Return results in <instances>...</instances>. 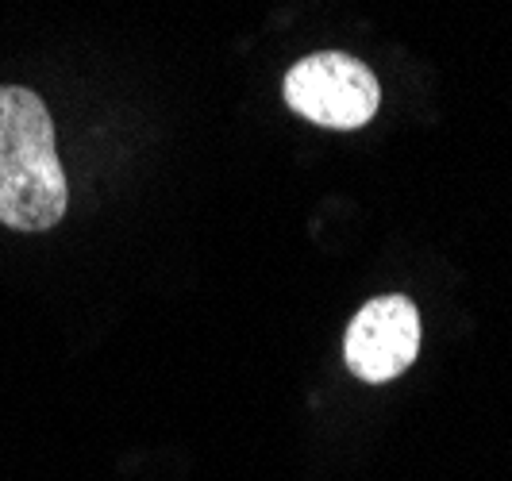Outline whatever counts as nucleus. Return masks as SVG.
<instances>
[{
	"label": "nucleus",
	"instance_id": "nucleus-1",
	"mask_svg": "<svg viewBox=\"0 0 512 481\" xmlns=\"http://www.w3.org/2000/svg\"><path fill=\"white\" fill-rule=\"evenodd\" d=\"M70 208L47 101L24 85H0V224L51 231Z\"/></svg>",
	"mask_w": 512,
	"mask_h": 481
},
{
	"label": "nucleus",
	"instance_id": "nucleus-2",
	"mask_svg": "<svg viewBox=\"0 0 512 481\" xmlns=\"http://www.w3.org/2000/svg\"><path fill=\"white\" fill-rule=\"evenodd\" d=\"M285 104L312 124L355 131L374 120L382 104V85L359 58L343 51H320L301 58L285 74Z\"/></svg>",
	"mask_w": 512,
	"mask_h": 481
},
{
	"label": "nucleus",
	"instance_id": "nucleus-3",
	"mask_svg": "<svg viewBox=\"0 0 512 481\" xmlns=\"http://www.w3.org/2000/svg\"><path fill=\"white\" fill-rule=\"evenodd\" d=\"M343 355L351 374L370 385L401 378L420 355V312L409 297H374L351 320Z\"/></svg>",
	"mask_w": 512,
	"mask_h": 481
}]
</instances>
